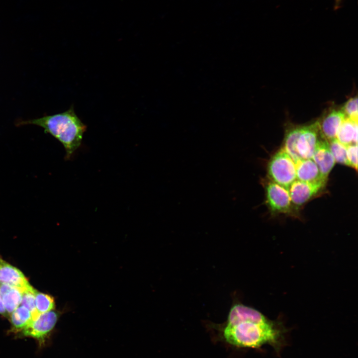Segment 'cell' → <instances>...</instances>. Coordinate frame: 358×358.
Returning <instances> with one entry per match:
<instances>
[{"instance_id":"obj_1","label":"cell","mask_w":358,"mask_h":358,"mask_svg":"<svg viewBox=\"0 0 358 358\" xmlns=\"http://www.w3.org/2000/svg\"><path fill=\"white\" fill-rule=\"evenodd\" d=\"M285 333L278 323L252 307L239 304L229 311L223 337L236 347L259 348L269 345L278 353L285 342Z\"/></svg>"},{"instance_id":"obj_13","label":"cell","mask_w":358,"mask_h":358,"mask_svg":"<svg viewBox=\"0 0 358 358\" xmlns=\"http://www.w3.org/2000/svg\"><path fill=\"white\" fill-rule=\"evenodd\" d=\"M336 138L345 146L357 144L358 122L346 117L341 125Z\"/></svg>"},{"instance_id":"obj_8","label":"cell","mask_w":358,"mask_h":358,"mask_svg":"<svg viewBox=\"0 0 358 358\" xmlns=\"http://www.w3.org/2000/svg\"><path fill=\"white\" fill-rule=\"evenodd\" d=\"M0 283L16 287L22 292L37 291L30 285L23 273L0 256Z\"/></svg>"},{"instance_id":"obj_18","label":"cell","mask_w":358,"mask_h":358,"mask_svg":"<svg viewBox=\"0 0 358 358\" xmlns=\"http://www.w3.org/2000/svg\"><path fill=\"white\" fill-rule=\"evenodd\" d=\"M341 110L346 117L354 122H358V98L353 97L348 100L343 106Z\"/></svg>"},{"instance_id":"obj_20","label":"cell","mask_w":358,"mask_h":358,"mask_svg":"<svg viewBox=\"0 0 358 358\" xmlns=\"http://www.w3.org/2000/svg\"><path fill=\"white\" fill-rule=\"evenodd\" d=\"M347 157L349 166L357 170L358 168V146L351 144L346 146Z\"/></svg>"},{"instance_id":"obj_6","label":"cell","mask_w":358,"mask_h":358,"mask_svg":"<svg viewBox=\"0 0 358 358\" xmlns=\"http://www.w3.org/2000/svg\"><path fill=\"white\" fill-rule=\"evenodd\" d=\"M60 313L51 310L40 314L22 330L23 335L43 342L54 328Z\"/></svg>"},{"instance_id":"obj_2","label":"cell","mask_w":358,"mask_h":358,"mask_svg":"<svg viewBox=\"0 0 358 358\" xmlns=\"http://www.w3.org/2000/svg\"><path fill=\"white\" fill-rule=\"evenodd\" d=\"M26 125L39 126L43 129L45 133L58 140L65 149L66 160L70 159L81 146L87 128L75 113L73 106L61 113L44 115L32 119H18L15 123L17 127Z\"/></svg>"},{"instance_id":"obj_15","label":"cell","mask_w":358,"mask_h":358,"mask_svg":"<svg viewBox=\"0 0 358 358\" xmlns=\"http://www.w3.org/2000/svg\"><path fill=\"white\" fill-rule=\"evenodd\" d=\"M10 320L15 330H21L32 321V314L27 308L21 305L11 313Z\"/></svg>"},{"instance_id":"obj_10","label":"cell","mask_w":358,"mask_h":358,"mask_svg":"<svg viewBox=\"0 0 358 358\" xmlns=\"http://www.w3.org/2000/svg\"><path fill=\"white\" fill-rule=\"evenodd\" d=\"M346 118L341 109H334L329 111L320 121H318L319 133L322 138L327 141L335 138L341 125Z\"/></svg>"},{"instance_id":"obj_14","label":"cell","mask_w":358,"mask_h":358,"mask_svg":"<svg viewBox=\"0 0 358 358\" xmlns=\"http://www.w3.org/2000/svg\"><path fill=\"white\" fill-rule=\"evenodd\" d=\"M302 126L291 127L285 135L282 147L295 163L301 159L298 156L296 149V142Z\"/></svg>"},{"instance_id":"obj_4","label":"cell","mask_w":358,"mask_h":358,"mask_svg":"<svg viewBox=\"0 0 358 358\" xmlns=\"http://www.w3.org/2000/svg\"><path fill=\"white\" fill-rule=\"evenodd\" d=\"M266 202L273 214H292L295 211L289 191L281 185L270 180L265 185Z\"/></svg>"},{"instance_id":"obj_9","label":"cell","mask_w":358,"mask_h":358,"mask_svg":"<svg viewBox=\"0 0 358 358\" xmlns=\"http://www.w3.org/2000/svg\"><path fill=\"white\" fill-rule=\"evenodd\" d=\"M312 159L318 166L321 177L328 179L336 161L327 140L323 139L318 140Z\"/></svg>"},{"instance_id":"obj_7","label":"cell","mask_w":358,"mask_h":358,"mask_svg":"<svg viewBox=\"0 0 358 358\" xmlns=\"http://www.w3.org/2000/svg\"><path fill=\"white\" fill-rule=\"evenodd\" d=\"M319 134L318 121L302 127L296 146L297 154L301 159H312Z\"/></svg>"},{"instance_id":"obj_5","label":"cell","mask_w":358,"mask_h":358,"mask_svg":"<svg viewBox=\"0 0 358 358\" xmlns=\"http://www.w3.org/2000/svg\"><path fill=\"white\" fill-rule=\"evenodd\" d=\"M327 179H321L308 182L296 179L290 185L288 191L294 207H299L314 197L325 188Z\"/></svg>"},{"instance_id":"obj_12","label":"cell","mask_w":358,"mask_h":358,"mask_svg":"<svg viewBox=\"0 0 358 358\" xmlns=\"http://www.w3.org/2000/svg\"><path fill=\"white\" fill-rule=\"evenodd\" d=\"M22 293L16 287L0 283V295L7 314H10L21 304Z\"/></svg>"},{"instance_id":"obj_22","label":"cell","mask_w":358,"mask_h":358,"mask_svg":"<svg viewBox=\"0 0 358 358\" xmlns=\"http://www.w3.org/2000/svg\"><path fill=\"white\" fill-rule=\"evenodd\" d=\"M0 314L2 315H4V316H6L7 314L6 310L3 305L0 295Z\"/></svg>"},{"instance_id":"obj_19","label":"cell","mask_w":358,"mask_h":358,"mask_svg":"<svg viewBox=\"0 0 358 358\" xmlns=\"http://www.w3.org/2000/svg\"><path fill=\"white\" fill-rule=\"evenodd\" d=\"M34 294L35 293L31 291L23 292L21 302V305L25 306L31 312L32 316V320L40 315L38 313L36 308Z\"/></svg>"},{"instance_id":"obj_17","label":"cell","mask_w":358,"mask_h":358,"mask_svg":"<svg viewBox=\"0 0 358 358\" xmlns=\"http://www.w3.org/2000/svg\"><path fill=\"white\" fill-rule=\"evenodd\" d=\"M327 141L336 163L349 166L346 146L341 143L336 138Z\"/></svg>"},{"instance_id":"obj_11","label":"cell","mask_w":358,"mask_h":358,"mask_svg":"<svg viewBox=\"0 0 358 358\" xmlns=\"http://www.w3.org/2000/svg\"><path fill=\"white\" fill-rule=\"evenodd\" d=\"M295 164L296 179L312 182L324 179L321 177L318 166L312 159H300Z\"/></svg>"},{"instance_id":"obj_3","label":"cell","mask_w":358,"mask_h":358,"mask_svg":"<svg viewBox=\"0 0 358 358\" xmlns=\"http://www.w3.org/2000/svg\"><path fill=\"white\" fill-rule=\"evenodd\" d=\"M267 171L271 181L288 190L292 183L296 179L295 164L283 148L272 156Z\"/></svg>"},{"instance_id":"obj_16","label":"cell","mask_w":358,"mask_h":358,"mask_svg":"<svg viewBox=\"0 0 358 358\" xmlns=\"http://www.w3.org/2000/svg\"><path fill=\"white\" fill-rule=\"evenodd\" d=\"M35 306L39 314L53 310L55 307L54 298L45 293L38 292L34 294Z\"/></svg>"},{"instance_id":"obj_21","label":"cell","mask_w":358,"mask_h":358,"mask_svg":"<svg viewBox=\"0 0 358 358\" xmlns=\"http://www.w3.org/2000/svg\"><path fill=\"white\" fill-rule=\"evenodd\" d=\"M344 0H334V10H337L340 8L343 4Z\"/></svg>"}]
</instances>
